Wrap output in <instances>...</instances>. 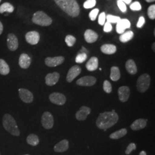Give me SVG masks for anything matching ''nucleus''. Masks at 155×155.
I'll list each match as a JSON object with an SVG mask.
<instances>
[{
	"label": "nucleus",
	"instance_id": "nucleus-1",
	"mask_svg": "<svg viewBox=\"0 0 155 155\" xmlns=\"http://www.w3.org/2000/svg\"><path fill=\"white\" fill-rule=\"evenodd\" d=\"M118 120V116L114 110L101 113L98 117L96 125L100 129H107L114 126Z\"/></svg>",
	"mask_w": 155,
	"mask_h": 155
},
{
	"label": "nucleus",
	"instance_id": "nucleus-2",
	"mask_svg": "<svg viewBox=\"0 0 155 155\" xmlns=\"http://www.w3.org/2000/svg\"><path fill=\"white\" fill-rule=\"evenodd\" d=\"M54 1L70 16L75 17L79 15L80 8L76 0H54Z\"/></svg>",
	"mask_w": 155,
	"mask_h": 155
},
{
	"label": "nucleus",
	"instance_id": "nucleus-3",
	"mask_svg": "<svg viewBox=\"0 0 155 155\" xmlns=\"http://www.w3.org/2000/svg\"><path fill=\"white\" fill-rule=\"evenodd\" d=\"M2 125L7 132L15 136H19L20 132L16 121L9 114H5L2 118Z\"/></svg>",
	"mask_w": 155,
	"mask_h": 155
},
{
	"label": "nucleus",
	"instance_id": "nucleus-4",
	"mask_svg": "<svg viewBox=\"0 0 155 155\" xmlns=\"http://www.w3.org/2000/svg\"><path fill=\"white\" fill-rule=\"evenodd\" d=\"M32 20L34 24L43 27L49 26L52 22V18L43 11L35 13Z\"/></svg>",
	"mask_w": 155,
	"mask_h": 155
},
{
	"label": "nucleus",
	"instance_id": "nucleus-5",
	"mask_svg": "<svg viewBox=\"0 0 155 155\" xmlns=\"http://www.w3.org/2000/svg\"><path fill=\"white\" fill-rule=\"evenodd\" d=\"M150 78L148 74H144L139 77L137 82V89L139 92L144 93L149 89Z\"/></svg>",
	"mask_w": 155,
	"mask_h": 155
},
{
	"label": "nucleus",
	"instance_id": "nucleus-6",
	"mask_svg": "<svg viewBox=\"0 0 155 155\" xmlns=\"http://www.w3.org/2000/svg\"><path fill=\"white\" fill-rule=\"evenodd\" d=\"M41 121L42 126L46 129H51L54 126V117L48 111H45L43 114Z\"/></svg>",
	"mask_w": 155,
	"mask_h": 155
},
{
	"label": "nucleus",
	"instance_id": "nucleus-7",
	"mask_svg": "<svg viewBox=\"0 0 155 155\" xmlns=\"http://www.w3.org/2000/svg\"><path fill=\"white\" fill-rule=\"evenodd\" d=\"M50 101L57 105H63L66 102V97L64 94L60 93H53L49 96Z\"/></svg>",
	"mask_w": 155,
	"mask_h": 155
},
{
	"label": "nucleus",
	"instance_id": "nucleus-8",
	"mask_svg": "<svg viewBox=\"0 0 155 155\" xmlns=\"http://www.w3.org/2000/svg\"><path fill=\"white\" fill-rule=\"evenodd\" d=\"M18 95L22 102L26 104H30L33 101V95L27 89L21 88L18 89Z\"/></svg>",
	"mask_w": 155,
	"mask_h": 155
},
{
	"label": "nucleus",
	"instance_id": "nucleus-9",
	"mask_svg": "<svg viewBox=\"0 0 155 155\" xmlns=\"http://www.w3.org/2000/svg\"><path fill=\"white\" fill-rule=\"evenodd\" d=\"M7 45L9 50L15 51L18 47V41L16 36L13 33H9L7 37Z\"/></svg>",
	"mask_w": 155,
	"mask_h": 155
},
{
	"label": "nucleus",
	"instance_id": "nucleus-10",
	"mask_svg": "<svg viewBox=\"0 0 155 155\" xmlns=\"http://www.w3.org/2000/svg\"><path fill=\"white\" fill-rule=\"evenodd\" d=\"M97 82V79L92 76H85L77 80L76 83L81 86H91L94 85Z\"/></svg>",
	"mask_w": 155,
	"mask_h": 155
},
{
	"label": "nucleus",
	"instance_id": "nucleus-11",
	"mask_svg": "<svg viewBox=\"0 0 155 155\" xmlns=\"http://www.w3.org/2000/svg\"><path fill=\"white\" fill-rule=\"evenodd\" d=\"M64 61V57L60 56H56L54 58L48 57L45 59V63L47 66L50 67H56L59 65H61Z\"/></svg>",
	"mask_w": 155,
	"mask_h": 155
},
{
	"label": "nucleus",
	"instance_id": "nucleus-12",
	"mask_svg": "<svg viewBox=\"0 0 155 155\" xmlns=\"http://www.w3.org/2000/svg\"><path fill=\"white\" fill-rule=\"evenodd\" d=\"M81 72V68L79 66L75 65L72 66L68 71L67 75L66 80L67 82L71 83L72 81L77 77Z\"/></svg>",
	"mask_w": 155,
	"mask_h": 155
},
{
	"label": "nucleus",
	"instance_id": "nucleus-13",
	"mask_svg": "<svg viewBox=\"0 0 155 155\" xmlns=\"http://www.w3.org/2000/svg\"><path fill=\"white\" fill-rule=\"evenodd\" d=\"M60 78V74L58 72L49 73L45 77V84L47 86H52L58 83Z\"/></svg>",
	"mask_w": 155,
	"mask_h": 155
},
{
	"label": "nucleus",
	"instance_id": "nucleus-14",
	"mask_svg": "<svg viewBox=\"0 0 155 155\" xmlns=\"http://www.w3.org/2000/svg\"><path fill=\"white\" fill-rule=\"evenodd\" d=\"M25 39L30 45H37L40 40V35L36 31H31L25 35Z\"/></svg>",
	"mask_w": 155,
	"mask_h": 155
},
{
	"label": "nucleus",
	"instance_id": "nucleus-15",
	"mask_svg": "<svg viewBox=\"0 0 155 155\" xmlns=\"http://www.w3.org/2000/svg\"><path fill=\"white\" fill-rule=\"evenodd\" d=\"M119 100L122 102H127L130 96V89L127 86H121L118 90Z\"/></svg>",
	"mask_w": 155,
	"mask_h": 155
},
{
	"label": "nucleus",
	"instance_id": "nucleus-16",
	"mask_svg": "<svg viewBox=\"0 0 155 155\" xmlns=\"http://www.w3.org/2000/svg\"><path fill=\"white\" fill-rule=\"evenodd\" d=\"M91 112V109L87 106H83L75 114L76 118L79 121L85 120Z\"/></svg>",
	"mask_w": 155,
	"mask_h": 155
},
{
	"label": "nucleus",
	"instance_id": "nucleus-17",
	"mask_svg": "<svg viewBox=\"0 0 155 155\" xmlns=\"http://www.w3.org/2000/svg\"><path fill=\"white\" fill-rule=\"evenodd\" d=\"M130 22L127 19H121L116 24L117 32L119 34H122L125 32L126 29L130 27Z\"/></svg>",
	"mask_w": 155,
	"mask_h": 155
},
{
	"label": "nucleus",
	"instance_id": "nucleus-18",
	"mask_svg": "<svg viewBox=\"0 0 155 155\" xmlns=\"http://www.w3.org/2000/svg\"><path fill=\"white\" fill-rule=\"evenodd\" d=\"M31 63V59L29 56L26 54H22L20 56L18 64L19 66L23 69H27L29 67Z\"/></svg>",
	"mask_w": 155,
	"mask_h": 155
},
{
	"label": "nucleus",
	"instance_id": "nucleus-19",
	"mask_svg": "<svg viewBox=\"0 0 155 155\" xmlns=\"http://www.w3.org/2000/svg\"><path fill=\"white\" fill-rule=\"evenodd\" d=\"M84 39L86 42L89 43H93L95 42L98 39V35L94 31L91 29H87L84 34Z\"/></svg>",
	"mask_w": 155,
	"mask_h": 155
},
{
	"label": "nucleus",
	"instance_id": "nucleus-20",
	"mask_svg": "<svg viewBox=\"0 0 155 155\" xmlns=\"http://www.w3.org/2000/svg\"><path fill=\"white\" fill-rule=\"evenodd\" d=\"M147 120L140 118L135 120L130 125V128L133 130H139L144 129L147 126Z\"/></svg>",
	"mask_w": 155,
	"mask_h": 155
},
{
	"label": "nucleus",
	"instance_id": "nucleus-21",
	"mask_svg": "<svg viewBox=\"0 0 155 155\" xmlns=\"http://www.w3.org/2000/svg\"><path fill=\"white\" fill-rule=\"evenodd\" d=\"M69 148V142L67 140H63L54 146V150L56 152H64Z\"/></svg>",
	"mask_w": 155,
	"mask_h": 155
},
{
	"label": "nucleus",
	"instance_id": "nucleus-22",
	"mask_svg": "<svg viewBox=\"0 0 155 155\" xmlns=\"http://www.w3.org/2000/svg\"><path fill=\"white\" fill-rule=\"evenodd\" d=\"M86 68L88 71H93L98 67V59L97 57H92L89 59L86 64Z\"/></svg>",
	"mask_w": 155,
	"mask_h": 155
},
{
	"label": "nucleus",
	"instance_id": "nucleus-23",
	"mask_svg": "<svg viewBox=\"0 0 155 155\" xmlns=\"http://www.w3.org/2000/svg\"><path fill=\"white\" fill-rule=\"evenodd\" d=\"M101 50L105 54L111 55L116 52L117 48L114 45L106 44L101 46Z\"/></svg>",
	"mask_w": 155,
	"mask_h": 155
},
{
	"label": "nucleus",
	"instance_id": "nucleus-24",
	"mask_svg": "<svg viewBox=\"0 0 155 155\" xmlns=\"http://www.w3.org/2000/svg\"><path fill=\"white\" fill-rule=\"evenodd\" d=\"M125 67L127 72L131 75H134L137 72V68L136 63L132 59H129L127 61L125 64Z\"/></svg>",
	"mask_w": 155,
	"mask_h": 155
},
{
	"label": "nucleus",
	"instance_id": "nucleus-25",
	"mask_svg": "<svg viewBox=\"0 0 155 155\" xmlns=\"http://www.w3.org/2000/svg\"><path fill=\"white\" fill-rule=\"evenodd\" d=\"M10 72V68L4 59H0V74L2 75H6Z\"/></svg>",
	"mask_w": 155,
	"mask_h": 155
},
{
	"label": "nucleus",
	"instance_id": "nucleus-26",
	"mask_svg": "<svg viewBox=\"0 0 155 155\" xmlns=\"http://www.w3.org/2000/svg\"><path fill=\"white\" fill-rule=\"evenodd\" d=\"M110 79L113 81H117L121 77L120 69L118 67L113 66L111 68Z\"/></svg>",
	"mask_w": 155,
	"mask_h": 155
},
{
	"label": "nucleus",
	"instance_id": "nucleus-27",
	"mask_svg": "<svg viewBox=\"0 0 155 155\" xmlns=\"http://www.w3.org/2000/svg\"><path fill=\"white\" fill-rule=\"evenodd\" d=\"M133 36H134V33L133 32L131 31H128L121 34L119 39L121 42L127 43L133 39Z\"/></svg>",
	"mask_w": 155,
	"mask_h": 155
},
{
	"label": "nucleus",
	"instance_id": "nucleus-28",
	"mask_svg": "<svg viewBox=\"0 0 155 155\" xmlns=\"http://www.w3.org/2000/svg\"><path fill=\"white\" fill-rule=\"evenodd\" d=\"M127 133V130L125 128H123L119 130H117L114 133H111L110 135V138L114 140L121 139L122 137L125 136Z\"/></svg>",
	"mask_w": 155,
	"mask_h": 155
},
{
	"label": "nucleus",
	"instance_id": "nucleus-29",
	"mask_svg": "<svg viewBox=\"0 0 155 155\" xmlns=\"http://www.w3.org/2000/svg\"><path fill=\"white\" fill-rule=\"evenodd\" d=\"M27 142L28 144L35 147L39 144V137L35 134H30L27 138Z\"/></svg>",
	"mask_w": 155,
	"mask_h": 155
},
{
	"label": "nucleus",
	"instance_id": "nucleus-30",
	"mask_svg": "<svg viewBox=\"0 0 155 155\" xmlns=\"http://www.w3.org/2000/svg\"><path fill=\"white\" fill-rule=\"evenodd\" d=\"M13 11V6L9 2H5L0 6V13H4V12L12 13Z\"/></svg>",
	"mask_w": 155,
	"mask_h": 155
},
{
	"label": "nucleus",
	"instance_id": "nucleus-31",
	"mask_svg": "<svg viewBox=\"0 0 155 155\" xmlns=\"http://www.w3.org/2000/svg\"><path fill=\"white\" fill-rule=\"evenodd\" d=\"M87 54L84 53V52H81V53L78 54L77 56H76L75 61L77 63H82L87 59Z\"/></svg>",
	"mask_w": 155,
	"mask_h": 155
},
{
	"label": "nucleus",
	"instance_id": "nucleus-32",
	"mask_svg": "<svg viewBox=\"0 0 155 155\" xmlns=\"http://www.w3.org/2000/svg\"><path fill=\"white\" fill-rule=\"evenodd\" d=\"M106 18L107 19V21L109 23H113V24H117V22H119L121 20V18L119 16H113L111 15H108L107 16H106Z\"/></svg>",
	"mask_w": 155,
	"mask_h": 155
},
{
	"label": "nucleus",
	"instance_id": "nucleus-33",
	"mask_svg": "<svg viewBox=\"0 0 155 155\" xmlns=\"http://www.w3.org/2000/svg\"><path fill=\"white\" fill-rule=\"evenodd\" d=\"M65 41L68 47H72L76 42V38L72 35H67L65 38Z\"/></svg>",
	"mask_w": 155,
	"mask_h": 155
},
{
	"label": "nucleus",
	"instance_id": "nucleus-34",
	"mask_svg": "<svg viewBox=\"0 0 155 155\" xmlns=\"http://www.w3.org/2000/svg\"><path fill=\"white\" fill-rule=\"evenodd\" d=\"M96 5V0H86L84 4L83 7L85 9L93 8Z\"/></svg>",
	"mask_w": 155,
	"mask_h": 155
},
{
	"label": "nucleus",
	"instance_id": "nucleus-35",
	"mask_svg": "<svg viewBox=\"0 0 155 155\" xmlns=\"http://www.w3.org/2000/svg\"><path fill=\"white\" fill-rule=\"evenodd\" d=\"M103 89L106 93H110L112 91V86L111 84L108 81L106 80L104 82Z\"/></svg>",
	"mask_w": 155,
	"mask_h": 155
},
{
	"label": "nucleus",
	"instance_id": "nucleus-36",
	"mask_svg": "<svg viewBox=\"0 0 155 155\" xmlns=\"http://www.w3.org/2000/svg\"><path fill=\"white\" fill-rule=\"evenodd\" d=\"M148 15L150 19L154 20L155 18V5L150 6L148 9Z\"/></svg>",
	"mask_w": 155,
	"mask_h": 155
},
{
	"label": "nucleus",
	"instance_id": "nucleus-37",
	"mask_svg": "<svg viewBox=\"0 0 155 155\" xmlns=\"http://www.w3.org/2000/svg\"><path fill=\"white\" fill-rule=\"evenodd\" d=\"M130 8L132 11H139L141 9V5L138 1H135L130 5Z\"/></svg>",
	"mask_w": 155,
	"mask_h": 155
},
{
	"label": "nucleus",
	"instance_id": "nucleus-38",
	"mask_svg": "<svg viewBox=\"0 0 155 155\" xmlns=\"http://www.w3.org/2000/svg\"><path fill=\"white\" fill-rule=\"evenodd\" d=\"M99 13V9L96 8L92 10L89 13V17L91 21H94L97 18L98 14Z\"/></svg>",
	"mask_w": 155,
	"mask_h": 155
},
{
	"label": "nucleus",
	"instance_id": "nucleus-39",
	"mask_svg": "<svg viewBox=\"0 0 155 155\" xmlns=\"http://www.w3.org/2000/svg\"><path fill=\"white\" fill-rule=\"evenodd\" d=\"M117 5L118 6L119 9H120V11L123 13H125L127 11V8L126 4L125 3H124L121 1H120V0L117 1Z\"/></svg>",
	"mask_w": 155,
	"mask_h": 155
},
{
	"label": "nucleus",
	"instance_id": "nucleus-40",
	"mask_svg": "<svg viewBox=\"0 0 155 155\" xmlns=\"http://www.w3.org/2000/svg\"><path fill=\"white\" fill-rule=\"evenodd\" d=\"M136 145L134 143H130V144H129V145L127 146V148L125 150V154L126 155H129L132 151L133 150H136Z\"/></svg>",
	"mask_w": 155,
	"mask_h": 155
},
{
	"label": "nucleus",
	"instance_id": "nucleus-41",
	"mask_svg": "<svg viewBox=\"0 0 155 155\" xmlns=\"http://www.w3.org/2000/svg\"><path fill=\"white\" fill-rule=\"evenodd\" d=\"M106 15L105 12L101 13L98 17V23L101 25H103L105 24L106 20Z\"/></svg>",
	"mask_w": 155,
	"mask_h": 155
},
{
	"label": "nucleus",
	"instance_id": "nucleus-42",
	"mask_svg": "<svg viewBox=\"0 0 155 155\" xmlns=\"http://www.w3.org/2000/svg\"><path fill=\"white\" fill-rule=\"evenodd\" d=\"M112 30V25L110 23L107 22L105 23V25L104 27V31L105 32H110Z\"/></svg>",
	"mask_w": 155,
	"mask_h": 155
},
{
	"label": "nucleus",
	"instance_id": "nucleus-43",
	"mask_svg": "<svg viewBox=\"0 0 155 155\" xmlns=\"http://www.w3.org/2000/svg\"><path fill=\"white\" fill-rule=\"evenodd\" d=\"M145 24V18L143 16H141L139 18V21L137 24V28H141Z\"/></svg>",
	"mask_w": 155,
	"mask_h": 155
},
{
	"label": "nucleus",
	"instance_id": "nucleus-44",
	"mask_svg": "<svg viewBox=\"0 0 155 155\" xmlns=\"http://www.w3.org/2000/svg\"><path fill=\"white\" fill-rule=\"evenodd\" d=\"M121 1L124 3H125V4H130L132 2V0H120Z\"/></svg>",
	"mask_w": 155,
	"mask_h": 155
},
{
	"label": "nucleus",
	"instance_id": "nucleus-45",
	"mask_svg": "<svg viewBox=\"0 0 155 155\" xmlns=\"http://www.w3.org/2000/svg\"><path fill=\"white\" fill-rule=\"evenodd\" d=\"M3 25L2 24V22L0 21V35L2 34V32H3Z\"/></svg>",
	"mask_w": 155,
	"mask_h": 155
},
{
	"label": "nucleus",
	"instance_id": "nucleus-46",
	"mask_svg": "<svg viewBox=\"0 0 155 155\" xmlns=\"http://www.w3.org/2000/svg\"><path fill=\"white\" fill-rule=\"evenodd\" d=\"M147 155V153L144 151V150H143V151H141L140 153V155Z\"/></svg>",
	"mask_w": 155,
	"mask_h": 155
},
{
	"label": "nucleus",
	"instance_id": "nucleus-47",
	"mask_svg": "<svg viewBox=\"0 0 155 155\" xmlns=\"http://www.w3.org/2000/svg\"><path fill=\"white\" fill-rule=\"evenodd\" d=\"M147 2H154L155 0H145Z\"/></svg>",
	"mask_w": 155,
	"mask_h": 155
},
{
	"label": "nucleus",
	"instance_id": "nucleus-48",
	"mask_svg": "<svg viewBox=\"0 0 155 155\" xmlns=\"http://www.w3.org/2000/svg\"><path fill=\"white\" fill-rule=\"evenodd\" d=\"M152 49L153 50V51H155V43H153L152 45Z\"/></svg>",
	"mask_w": 155,
	"mask_h": 155
},
{
	"label": "nucleus",
	"instance_id": "nucleus-49",
	"mask_svg": "<svg viewBox=\"0 0 155 155\" xmlns=\"http://www.w3.org/2000/svg\"><path fill=\"white\" fill-rule=\"evenodd\" d=\"M1 1H2V0H0V2H1Z\"/></svg>",
	"mask_w": 155,
	"mask_h": 155
},
{
	"label": "nucleus",
	"instance_id": "nucleus-50",
	"mask_svg": "<svg viewBox=\"0 0 155 155\" xmlns=\"http://www.w3.org/2000/svg\"></svg>",
	"mask_w": 155,
	"mask_h": 155
},
{
	"label": "nucleus",
	"instance_id": "nucleus-51",
	"mask_svg": "<svg viewBox=\"0 0 155 155\" xmlns=\"http://www.w3.org/2000/svg\"><path fill=\"white\" fill-rule=\"evenodd\" d=\"M0 155H1V154H0Z\"/></svg>",
	"mask_w": 155,
	"mask_h": 155
}]
</instances>
